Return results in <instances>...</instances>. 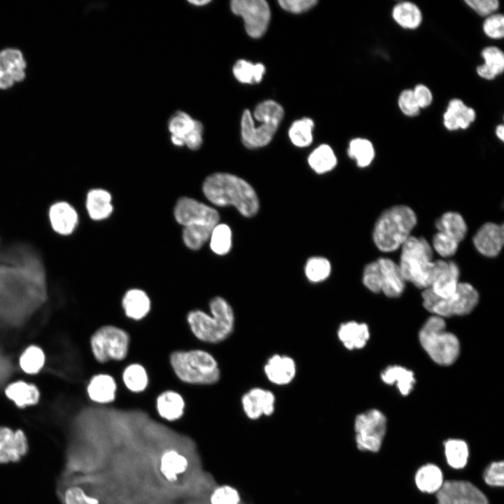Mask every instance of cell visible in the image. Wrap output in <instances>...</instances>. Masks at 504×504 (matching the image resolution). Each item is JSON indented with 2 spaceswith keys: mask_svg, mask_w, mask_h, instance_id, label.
<instances>
[{
  "mask_svg": "<svg viewBox=\"0 0 504 504\" xmlns=\"http://www.w3.org/2000/svg\"><path fill=\"white\" fill-rule=\"evenodd\" d=\"M419 342L429 357L440 365H450L458 358L460 343L457 337L446 330L444 318L433 315L419 331Z\"/></svg>",
  "mask_w": 504,
  "mask_h": 504,
  "instance_id": "obj_7",
  "label": "cell"
},
{
  "mask_svg": "<svg viewBox=\"0 0 504 504\" xmlns=\"http://www.w3.org/2000/svg\"><path fill=\"white\" fill-rule=\"evenodd\" d=\"M472 242L477 251L484 256H497L504 243L503 225L492 222L484 223L473 236Z\"/></svg>",
  "mask_w": 504,
  "mask_h": 504,
  "instance_id": "obj_20",
  "label": "cell"
},
{
  "mask_svg": "<svg viewBox=\"0 0 504 504\" xmlns=\"http://www.w3.org/2000/svg\"><path fill=\"white\" fill-rule=\"evenodd\" d=\"M392 17L399 26L407 29L418 28L423 18L420 8L410 1H402L396 4L392 10Z\"/></svg>",
  "mask_w": 504,
  "mask_h": 504,
  "instance_id": "obj_34",
  "label": "cell"
},
{
  "mask_svg": "<svg viewBox=\"0 0 504 504\" xmlns=\"http://www.w3.org/2000/svg\"><path fill=\"white\" fill-rule=\"evenodd\" d=\"M400 248L398 265L405 281L420 289L429 288L435 265L430 244L423 237L411 235Z\"/></svg>",
  "mask_w": 504,
  "mask_h": 504,
  "instance_id": "obj_5",
  "label": "cell"
},
{
  "mask_svg": "<svg viewBox=\"0 0 504 504\" xmlns=\"http://www.w3.org/2000/svg\"><path fill=\"white\" fill-rule=\"evenodd\" d=\"M484 63L477 67V74L486 80H493L504 71V54L496 46H488L482 50Z\"/></svg>",
  "mask_w": 504,
  "mask_h": 504,
  "instance_id": "obj_30",
  "label": "cell"
},
{
  "mask_svg": "<svg viewBox=\"0 0 504 504\" xmlns=\"http://www.w3.org/2000/svg\"><path fill=\"white\" fill-rule=\"evenodd\" d=\"M211 315L200 309L190 311L187 321L192 334L200 340L218 343L226 340L234 328V312L223 298L216 296L209 302Z\"/></svg>",
  "mask_w": 504,
  "mask_h": 504,
  "instance_id": "obj_2",
  "label": "cell"
},
{
  "mask_svg": "<svg viewBox=\"0 0 504 504\" xmlns=\"http://www.w3.org/2000/svg\"><path fill=\"white\" fill-rule=\"evenodd\" d=\"M503 461L491 463L484 470L483 478L485 483L491 486H503L504 484Z\"/></svg>",
  "mask_w": 504,
  "mask_h": 504,
  "instance_id": "obj_50",
  "label": "cell"
},
{
  "mask_svg": "<svg viewBox=\"0 0 504 504\" xmlns=\"http://www.w3.org/2000/svg\"><path fill=\"white\" fill-rule=\"evenodd\" d=\"M232 72L240 83H258L262 79L265 67L260 63L253 64L248 61L239 59L234 65Z\"/></svg>",
  "mask_w": 504,
  "mask_h": 504,
  "instance_id": "obj_38",
  "label": "cell"
},
{
  "mask_svg": "<svg viewBox=\"0 0 504 504\" xmlns=\"http://www.w3.org/2000/svg\"><path fill=\"white\" fill-rule=\"evenodd\" d=\"M386 418L376 409L358 414L354 421L355 441L363 451L377 452L386 431Z\"/></svg>",
  "mask_w": 504,
  "mask_h": 504,
  "instance_id": "obj_12",
  "label": "cell"
},
{
  "mask_svg": "<svg viewBox=\"0 0 504 504\" xmlns=\"http://www.w3.org/2000/svg\"><path fill=\"white\" fill-rule=\"evenodd\" d=\"M284 116L282 106L272 100L259 104L253 115L248 110L243 113L241 128V139L249 148L262 147L272 139Z\"/></svg>",
  "mask_w": 504,
  "mask_h": 504,
  "instance_id": "obj_4",
  "label": "cell"
},
{
  "mask_svg": "<svg viewBox=\"0 0 504 504\" xmlns=\"http://www.w3.org/2000/svg\"><path fill=\"white\" fill-rule=\"evenodd\" d=\"M189 466L188 458L174 449H166L159 460V471L169 482H176L178 476L186 472Z\"/></svg>",
  "mask_w": 504,
  "mask_h": 504,
  "instance_id": "obj_26",
  "label": "cell"
},
{
  "mask_svg": "<svg viewBox=\"0 0 504 504\" xmlns=\"http://www.w3.org/2000/svg\"><path fill=\"white\" fill-rule=\"evenodd\" d=\"M214 227L206 225L184 227L182 234L184 244L192 250L200 249L209 239Z\"/></svg>",
  "mask_w": 504,
  "mask_h": 504,
  "instance_id": "obj_43",
  "label": "cell"
},
{
  "mask_svg": "<svg viewBox=\"0 0 504 504\" xmlns=\"http://www.w3.org/2000/svg\"><path fill=\"white\" fill-rule=\"evenodd\" d=\"M416 223V215L411 207L393 206L383 211L375 222L373 241L379 251L393 252L411 236Z\"/></svg>",
  "mask_w": 504,
  "mask_h": 504,
  "instance_id": "obj_3",
  "label": "cell"
},
{
  "mask_svg": "<svg viewBox=\"0 0 504 504\" xmlns=\"http://www.w3.org/2000/svg\"><path fill=\"white\" fill-rule=\"evenodd\" d=\"M26 61L21 51L6 48L0 51V89L6 90L26 76Z\"/></svg>",
  "mask_w": 504,
  "mask_h": 504,
  "instance_id": "obj_19",
  "label": "cell"
},
{
  "mask_svg": "<svg viewBox=\"0 0 504 504\" xmlns=\"http://www.w3.org/2000/svg\"><path fill=\"white\" fill-rule=\"evenodd\" d=\"M424 308L442 318L470 313L479 302L477 290L469 283L459 282L456 291L444 298L436 295L429 288L421 293Z\"/></svg>",
  "mask_w": 504,
  "mask_h": 504,
  "instance_id": "obj_8",
  "label": "cell"
},
{
  "mask_svg": "<svg viewBox=\"0 0 504 504\" xmlns=\"http://www.w3.org/2000/svg\"><path fill=\"white\" fill-rule=\"evenodd\" d=\"M211 1L209 0H202V1H189V2L195 6H204L209 4Z\"/></svg>",
  "mask_w": 504,
  "mask_h": 504,
  "instance_id": "obj_56",
  "label": "cell"
},
{
  "mask_svg": "<svg viewBox=\"0 0 504 504\" xmlns=\"http://www.w3.org/2000/svg\"><path fill=\"white\" fill-rule=\"evenodd\" d=\"M202 124L196 121L192 130L186 136L184 145L191 150L198 149L202 144Z\"/></svg>",
  "mask_w": 504,
  "mask_h": 504,
  "instance_id": "obj_54",
  "label": "cell"
},
{
  "mask_svg": "<svg viewBox=\"0 0 504 504\" xmlns=\"http://www.w3.org/2000/svg\"><path fill=\"white\" fill-rule=\"evenodd\" d=\"M465 3L478 15L484 17L495 13L499 8L497 0H466Z\"/></svg>",
  "mask_w": 504,
  "mask_h": 504,
  "instance_id": "obj_51",
  "label": "cell"
},
{
  "mask_svg": "<svg viewBox=\"0 0 504 504\" xmlns=\"http://www.w3.org/2000/svg\"><path fill=\"white\" fill-rule=\"evenodd\" d=\"M196 121L185 112H176L168 126L172 143L178 146H184L185 138L192 130Z\"/></svg>",
  "mask_w": 504,
  "mask_h": 504,
  "instance_id": "obj_35",
  "label": "cell"
},
{
  "mask_svg": "<svg viewBox=\"0 0 504 504\" xmlns=\"http://www.w3.org/2000/svg\"><path fill=\"white\" fill-rule=\"evenodd\" d=\"M280 6L293 13H301L314 7L316 4V0H280Z\"/></svg>",
  "mask_w": 504,
  "mask_h": 504,
  "instance_id": "obj_52",
  "label": "cell"
},
{
  "mask_svg": "<svg viewBox=\"0 0 504 504\" xmlns=\"http://www.w3.org/2000/svg\"><path fill=\"white\" fill-rule=\"evenodd\" d=\"M305 275L313 283H318L326 280L331 272L330 262L325 258H310L305 265Z\"/></svg>",
  "mask_w": 504,
  "mask_h": 504,
  "instance_id": "obj_45",
  "label": "cell"
},
{
  "mask_svg": "<svg viewBox=\"0 0 504 504\" xmlns=\"http://www.w3.org/2000/svg\"><path fill=\"white\" fill-rule=\"evenodd\" d=\"M210 247L218 255L227 253L232 246V232L230 227L224 223L217 224L210 236Z\"/></svg>",
  "mask_w": 504,
  "mask_h": 504,
  "instance_id": "obj_44",
  "label": "cell"
},
{
  "mask_svg": "<svg viewBox=\"0 0 504 504\" xmlns=\"http://www.w3.org/2000/svg\"><path fill=\"white\" fill-rule=\"evenodd\" d=\"M64 504H99V500L78 486L66 488L63 495Z\"/></svg>",
  "mask_w": 504,
  "mask_h": 504,
  "instance_id": "obj_47",
  "label": "cell"
},
{
  "mask_svg": "<svg viewBox=\"0 0 504 504\" xmlns=\"http://www.w3.org/2000/svg\"><path fill=\"white\" fill-rule=\"evenodd\" d=\"M29 449L28 438L22 429L0 426V464L18 463Z\"/></svg>",
  "mask_w": 504,
  "mask_h": 504,
  "instance_id": "obj_16",
  "label": "cell"
},
{
  "mask_svg": "<svg viewBox=\"0 0 504 504\" xmlns=\"http://www.w3.org/2000/svg\"><path fill=\"white\" fill-rule=\"evenodd\" d=\"M169 362L176 377L185 383L209 385L216 383L220 379L218 363L206 351H174L170 355Z\"/></svg>",
  "mask_w": 504,
  "mask_h": 504,
  "instance_id": "obj_6",
  "label": "cell"
},
{
  "mask_svg": "<svg viewBox=\"0 0 504 504\" xmlns=\"http://www.w3.org/2000/svg\"><path fill=\"white\" fill-rule=\"evenodd\" d=\"M444 482L442 470L434 464L429 463L421 466L415 475L416 485L424 493H436Z\"/></svg>",
  "mask_w": 504,
  "mask_h": 504,
  "instance_id": "obj_33",
  "label": "cell"
},
{
  "mask_svg": "<svg viewBox=\"0 0 504 504\" xmlns=\"http://www.w3.org/2000/svg\"><path fill=\"white\" fill-rule=\"evenodd\" d=\"M381 379L386 384H396L402 396H407L412 391L416 382L412 371L399 365L387 367L382 372Z\"/></svg>",
  "mask_w": 504,
  "mask_h": 504,
  "instance_id": "obj_32",
  "label": "cell"
},
{
  "mask_svg": "<svg viewBox=\"0 0 504 504\" xmlns=\"http://www.w3.org/2000/svg\"><path fill=\"white\" fill-rule=\"evenodd\" d=\"M398 104L401 112L408 117H414L419 114V108L412 90L406 89L399 94Z\"/></svg>",
  "mask_w": 504,
  "mask_h": 504,
  "instance_id": "obj_49",
  "label": "cell"
},
{
  "mask_svg": "<svg viewBox=\"0 0 504 504\" xmlns=\"http://www.w3.org/2000/svg\"><path fill=\"white\" fill-rule=\"evenodd\" d=\"M46 356L41 348L36 345L27 346L19 358V365L27 374L38 373L44 366Z\"/></svg>",
  "mask_w": 504,
  "mask_h": 504,
  "instance_id": "obj_41",
  "label": "cell"
},
{
  "mask_svg": "<svg viewBox=\"0 0 504 504\" xmlns=\"http://www.w3.org/2000/svg\"><path fill=\"white\" fill-rule=\"evenodd\" d=\"M176 220L184 227L206 225L215 227L219 222L218 211L192 198H180L174 208Z\"/></svg>",
  "mask_w": 504,
  "mask_h": 504,
  "instance_id": "obj_14",
  "label": "cell"
},
{
  "mask_svg": "<svg viewBox=\"0 0 504 504\" xmlns=\"http://www.w3.org/2000/svg\"><path fill=\"white\" fill-rule=\"evenodd\" d=\"M241 402L246 417L257 420L262 416H270L274 412L276 398L270 390L254 387L241 396Z\"/></svg>",
  "mask_w": 504,
  "mask_h": 504,
  "instance_id": "obj_17",
  "label": "cell"
},
{
  "mask_svg": "<svg viewBox=\"0 0 504 504\" xmlns=\"http://www.w3.org/2000/svg\"><path fill=\"white\" fill-rule=\"evenodd\" d=\"M210 504H241L239 491L230 484H222L214 489L209 496Z\"/></svg>",
  "mask_w": 504,
  "mask_h": 504,
  "instance_id": "obj_46",
  "label": "cell"
},
{
  "mask_svg": "<svg viewBox=\"0 0 504 504\" xmlns=\"http://www.w3.org/2000/svg\"><path fill=\"white\" fill-rule=\"evenodd\" d=\"M6 397L20 408L37 404L40 392L33 384L24 381H16L8 384L5 389Z\"/></svg>",
  "mask_w": 504,
  "mask_h": 504,
  "instance_id": "obj_29",
  "label": "cell"
},
{
  "mask_svg": "<svg viewBox=\"0 0 504 504\" xmlns=\"http://www.w3.org/2000/svg\"><path fill=\"white\" fill-rule=\"evenodd\" d=\"M117 384L114 378L108 374L94 375L87 386L90 399L97 403L106 404L115 399Z\"/></svg>",
  "mask_w": 504,
  "mask_h": 504,
  "instance_id": "obj_25",
  "label": "cell"
},
{
  "mask_svg": "<svg viewBox=\"0 0 504 504\" xmlns=\"http://www.w3.org/2000/svg\"><path fill=\"white\" fill-rule=\"evenodd\" d=\"M203 192L214 204L233 205L246 217L254 216L259 202L253 188L244 179L230 174L215 173L203 183Z\"/></svg>",
  "mask_w": 504,
  "mask_h": 504,
  "instance_id": "obj_1",
  "label": "cell"
},
{
  "mask_svg": "<svg viewBox=\"0 0 504 504\" xmlns=\"http://www.w3.org/2000/svg\"><path fill=\"white\" fill-rule=\"evenodd\" d=\"M412 91L414 98L421 109L427 108L433 102V94L426 85L418 84Z\"/></svg>",
  "mask_w": 504,
  "mask_h": 504,
  "instance_id": "obj_53",
  "label": "cell"
},
{
  "mask_svg": "<svg viewBox=\"0 0 504 504\" xmlns=\"http://www.w3.org/2000/svg\"><path fill=\"white\" fill-rule=\"evenodd\" d=\"M444 444L447 463L455 469L464 468L469 455L466 442L460 439H449Z\"/></svg>",
  "mask_w": 504,
  "mask_h": 504,
  "instance_id": "obj_39",
  "label": "cell"
},
{
  "mask_svg": "<svg viewBox=\"0 0 504 504\" xmlns=\"http://www.w3.org/2000/svg\"><path fill=\"white\" fill-rule=\"evenodd\" d=\"M185 407L183 398L174 391H165L156 399V410L159 416L169 421L180 419L184 414Z\"/></svg>",
  "mask_w": 504,
  "mask_h": 504,
  "instance_id": "obj_27",
  "label": "cell"
},
{
  "mask_svg": "<svg viewBox=\"0 0 504 504\" xmlns=\"http://www.w3.org/2000/svg\"><path fill=\"white\" fill-rule=\"evenodd\" d=\"M263 370L271 383L285 386L291 383L295 377L297 365L290 356L276 354L267 359Z\"/></svg>",
  "mask_w": 504,
  "mask_h": 504,
  "instance_id": "obj_21",
  "label": "cell"
},
{
  "mask_svg": "<svg viewBox=\"0 0 504 504\" xmlns=\"http://www.w3.org/2000/svg\"><path fill=\"white\" fill-rule=\"evenodd\" d=\"M362 281L372 293H382L388 298L400 297L406 283L398 264L387 258H379L366 265Z\"/></svg>",
  "mask_w": 504,
  "mask_h": 504,
  "instance_id": "obj_9",
  "label": "cell"
},
{
  "mask_svg": "<svg viewBox=\"0 0 504 504\" xmlns=\"http://www.w3.org/2000/svg\"><path fill=\"white\" fill-rule=\"evenodd\" d=\"M49 219L52 229L59 234H71L76 227L78 216L76 211L69 203L57 202L51 206Z\"/></svg>",
  "mask_w": 504,
  "mask_h": 504,
  "instance_id": "obj_23",
  "label": "cell"
},
{
  "mask_svg": "<svg viewBox=\"0 0 504 504\" xmlns=\"http://www.w3.org/2000/svg\"><path fill=\"white\" fill-rule=\"evenodd\" d=\"M459 267L454 261L441 259L435 260L429 288L439 297H447L456 291L459 284Z\"/></svg>",
  "mask_w": 504,
  "mask_h": 504,
  "instance_id": "obj_18",
  "label": "cell"
},
{
  "mask_svg": "<svg viewBox=\"0 0 504 504\" xmlns=\"http://www.w3.org/2000/svg\"><path fill=\"white\" fill-rule=\"evenodd\" d=\"M337 335L339 340L348 350L363 348L370 338V331L367 324L354 321L341 323Z\"/></svg>",
  "mask_w": 504,
  "mask_h": 504,
  "instance_id": "obj_24",
  "label": "cell"
},
{
  "mask_svg": "<svg viewBox=\"0 0 504 504\" xmlns=\"http://www.w3.org/2000/svg\"><path fill=\"white\" fill-rule=\"evenodd\" d=\"M129 344L128 333L114 326L100 327L90 338L92 354L99 363L125 359L128 353Z\"/></svg>",
  "mask_w": 504,
  "mask_h": 504,
  "instance_id": "obj_11",
  "label": "cell"
},
{
  "mask_svg": "<svg viewBox=\"0 0 504 504\" xmlns=\"http://www.w3.org/2000/svg\"><path fill=\"white\" fill-rule=\"evenodd\" d=\"M86 209L93 220H99L108 218L113 209L111 194L103 189L91 190L87 195Z\"/></svg>",
  "mask_w": 504,
  "mask_h": 504,
  "instance_id": "obj_31",
  "label": "cell"
},
{
  "mask_svg": "<svg viewBox=\"0 0 504 504\" xmlns=\"http://www.w3.org/2000/svg\"><path fill=\"white\" fill-rule=\"evenodd\" d=\"M122 305L128 318L141 320L150 312L151 302L145 291L139 288H132L125 293Z\"/></svg>",
  "mask_w": 504,
  "mask_h": 504,
  "instance_id": "obj_28",
  "label": "cell"
},
{
  "mask_svg": "<svg viewBox=\"0 0 504 504\" xmlns=\"http://www.w3.org/2000/svg\"><path fill=\"white\" fill-rule=\"evenodd\" d=\"M308 162L313 170L323 174L332 170L337 164V158L328 145L317 147L308 158Z\"/></svg>",
  "mask_w": 504,
  "mask_h": 504,
  "instance_id": "obj_36",
  "label": "cell"
},
{
  "mask_svg": "<svg viewBox=\"0 0 504 504\" xmlns=\"http://www.w3.org/2000/svg\"><path fill=\"white\" fill-rule=\"evenodd\" d=\"M232 11L240 15L244 22L247 34L252 38H260L266 31L270 10L264 0H234L230 4Z\"/></svg>",
  "mask_w": 504,
  "mask_h": 504,
  "instance_id": "obj_13",
  "label": "cell"
},
{
  "mask_svg": "<svg viewBox=\"0 0 504 504\" xmlns=\"http://www.w3.org/2000/svg\"><path fill=\"white\" fill-rule=\"evenodd\" d=\"M476 118L475 111L460 99H451L443 114L444 126L450 131L465 130Z\"/></svg>",
  "mask_w": 504,
  "mask_h": 504,
  "instance_id": "obj_22",
  "label": "cell"
},
{
  "mask_svg": "<svg viewBox=\"0 0 504 504\" xmlns=\"http://www.w3.org/2000/svg\"><path fill=\"white\" fill-rule=\"evenodd\" d=\"M437 504H489L485 494L470 482L445 481L436 493Z\"/></svg>",
  "mask_w": 504,
  "mask_h": 504,
  "instance_id": "obj_15",
  "label": "cell"
},
{
  "mask_svg": "<svg viewBox=\"0 0 504 504\" xmlns=\"http://www.w3.org/2000/svg\"><path fill=\"white\" fill-rule=\"evenodd\" d=\"M314 121L309 118H304L295 121L288 131V136L292 143L298 147L308 146L312 142V130Z\"/></svg>",
  "mask_w": 504,
  "mask_h": 504,
  "instance_id": "obj_42",
  "label": "cell"
},
{
  "mask_svg": "<svg viewBox=\"0 0 504 504\" xmlns=\"http://www.w3.org/2000/svg\"><path fill=\"white\" fill-rule=\"evenodd\" d=\"M348 155L354 159L359 167L369 166L374 158L375 151L372 142L364 138H356L349 142Z\"/></svg>",
  "mask_w": 504,
  "mask_h": 504,
  "instance_id": "obj_37",
  "label": "cell"
},
{
  "mask_svg": "<svg viewBox=\"0 0 504 504\" xmlns=\"http://www.w3.org/2000/svg\"><path fill=\"white\" fill-rule=\"evenodd\" d=\"M484 33L490 38L500 39L504 36V16L500 13H493L484 21Z\"/></svg>",
  "mask_w": 504,
  "mask_h": 504,
  "instance_id": "obj_48",
  "label": "cell"
},
{
  "mask_svg": "<svg viewBox=\"0 0 504 504\" xmlns=\"http://www.w3.org/2000/svg\"><path fill=\"white\" fill-rule=\"evenodd\" d=\"M496 135L500 140H504V127L503 125H498L496 128Z\"/></svg>",
  "mask_w": 504,
  "mask_h": 504,
  "instance_id": "obj_55",
  "label": "cell"
},
{
  "mask_svg": "<svg viewBox=\"0 0 504 504\" xmlns=\"http://www.w3.org/2000/svg\"><path fill=\"white\" fill-rule=\"evenodd\" d=\"M122 380L125 386L135 393L144 391L148 384L147 372L144 367L139 363H132L124 369Z\"/></svg>",
  "mask_w": 504,
  "mask_h": 504,
  "instance_id": "obj_40",
  "label": "cell"
},
{
  "mask_svg": "<svg viewBox=\"0 0 504 504\" xmlns=\"http://www.w3.org/2000/svg\"><path fill=\"white\" fill-rule=\"evenodd\" d=\"M435 225L438 231L432 239L433 249L442 258L453 256L468 231L463 217L459 213L448 211L436 220Z\"/></svg>",
  "mask_w": 504,
  "mask_h": 504,
  "instance_id": "obj_10",
  "label": "cell"
}]
</instances>
